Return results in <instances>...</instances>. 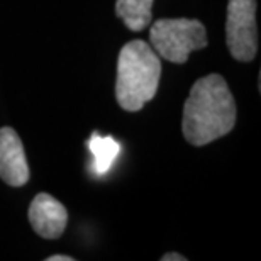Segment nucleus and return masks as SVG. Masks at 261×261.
Returning <instances> with one entry per match:
<instances>
[{"label":"nucleus","instance_id":"obj_6","mask_svg":"<svg viewBox=\"0 0 261 261\" xmlns=\"http://www.w3.org/2000/svg\"><path fill=\"white\" fill-rule=\"evenodd\" d=\"M29 222L34 232L44 239H56L65 232L68 212L49 194H38L29 205Z\"/></svg>","mask_w":261,"mask_h":261},{"label":"nucleus","instance_id":"obj_3","mask_svg":"<svg viewBox=\"0 0 261 261\" xmlns=\"http://www.w3.org/2000/svg\"><path fill=\"white\" fill-rule=\"evenodd\" d=\"M151 48L171 63H185L192 51L205 48L207 31L197 19H160L149 28Z\"/></svg>","mask_w":261,"mask_h":261},{"label":"nucleus","instance_id":"obj_5","mask_svg":"<svg viewBox=\"0 0 261 261\" xmlns=\"http://www.w3.org/2000/svg\"><path fill=\"white\" fill-rule=\"evenodd\" d=\"M0 178L10 187H22L29 180L22 141L12 127L0 129Z\"/></svg>","mask_w":261,"mask_h":261},{"label":"nucleus","instance_id":"obj_4","mask_svg":"<svg viewBox=\"0 0 261 261\" xmlns=\"http://www.w3.org/2000/svg\"><path fill=\"white\" fill-rule=\"evenodd\" d=\"M226 44L234 60L248 63L258 51L256 0H229Z\"/></svg>","mask_w":261,"mask_h":261},{"label":"nucleus","instance_id":"obj_8","mask_svg":"<svg viewBox=\"0 0 261 261\" xmlns=\"http://www.w3.org/2000/svg\"><path fill=\"white\" fill-rule=\"evenodd\" d=\"M88 148H90V153L95 158L93 160V170H95L97 175L107 173L109 168L114 163V160L117 158L119 151H121V146L111 136H98V134H93L90 138Z\"/></svg>","mask_w":261,"mask_h":261},{"label":"nucleus","instance_id":"obj_2","mask_svg":"<svg viewBox=\"0 0 261 261\" xmlns=\"http://www.w3.org/2000/svg\"><path fill=\"white\" fill-rule=\"evenodd\" d=\"M161 76L160 56L146 41L127 43L117 58L116 98L124 111H141L158 92Z\"/></svg>","mask_w":261,"mask_h":261},{"label":"nucleus","instance_id":"obj_7","mask_svg":"<svg viewBox=\"0 0 261 261\" xmlns=\"http://www.w3.org/2000/svg\"><path fill=\"white\" fill-rule=\"evenodd\" d=\"M154 0H117L116 14L130 31H143L151 24V9Z\"/></svg>","mask_w":261,"mask_h":261},{"label":"nucleus","instance_id":"obj_1","mask_svg":"<svg viewBox=\"0 0 261 261\" xmlns=\"http://www.w3.org/2000/svg\"><path fill=\"white\" fill-rule=\"evenodd\" d=\"M234 124L236 100L226 80L217 73L198 78L184 106V138L194 146H205L231 133Z\"/></svg>","mask_w":261,"mask_h":261},{"label":"nucleus","instance_id":"obj_9","mask_svg":"<svg viewBox=\"0 0 261 261\" xmlns=\"http://www.w3.org/2000/svg\"><path fill=\"white\" fill-rule=\"evenodd\" d=\"M161 261H187V258L178 253H168L165 256H161Z\"/></svg>","mask_w":261,"mask_h":261},{"label":"nucleus","instance_id":"obj_10","mask_svg":"<svg viewBox=\"0 0 261 261\" xmlns=\"http://www.w3.org/2000/svg\"><path fill=\"white\" fill-rule=\"evenodd\" d=\"M46 261H73V258L66 256V254H53V256L46 258Z\"/></svg>","mask_w":261,"mask_h":261}]
</instances>
